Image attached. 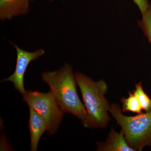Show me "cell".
<instances>
[{
	"label": "cell",
	"instance_id": "obj_6",
	"mask_svg": "<svg viewBox=\"0 0 151 151\" xmlns=\"http://www.w3.org/2000/svg\"><path fill=\"white\" fill-rule=\"evenodd\" d=\"M29 108V121L31 138V151H36L41 137L47 130L46 122L37 111L33 108Z\"/></svg>",
	"mask_w": 151,
	"mask_h": 151
},
{
	"label": "cell",
	"instance_id": "obj_1",
	"mask_svg": "<svg viewBox=\"0 0 151 151\" xmlns=\"http://www.w3.org/2000/svg\"><path fill=\"white\" fill-rule=\"evenodd\" d=\"M75 76L87 111L83 126L90 129L106 128L111 121L108 113L111 105L105 97L107 83L103 79L93 81L80 72H75Z\"/></svg>",
	"mask_w": 151,
	"mask_h": 151
},
{
	"label": "cell",
	"instance_id": "obj_5",
	"mask_svg": "<svg viewBox=\"0 0 151 151\" xmlns=\"http://www.w3.org/2000/svg\"><path fill=\"white\" fill-rule=\"evenodd\" d=\"M11 43L12 45L17 52L15 69L14 73L9 77L3 79L1 82L11 81L12 82L15 89L23 95L27 91L24 87V79L28 66L32 61L43 55L45 53V51L43 49H40L31 52L22 49L12 42H11Z\"/></svg>",
	"mask_w": 151,
	"mask_h": 151
},
{
	"label": "cell",
	"instance_id": "obj_10",
	"mask_svg": "<svg viewBox=\"0 0 151 151\" xmlns=\"http://www.w3.org/2000/svg\"><path fill=\"white\" fill-rule=\"evenodd\" d=\"M133 93L137 97L142 110L146 112L151 111V99L146 94L141 81L135 85V89Z\"/></svg>",
	"mask_w": 151,
	"mask_h": 151
},
{
	"label": "cell",
	"instance_id": "obj_8",
	"mask_svg": "<svg viewBox=\"0 0 151 151\" xmlns=\"http://www.w3.org/2000/svg\"><path fill=\"white\" fill-rule=\"evenodd\" d=\"M97 150L99 151H135L127 144L125 136L121 130L116 132L113 129L109 132L105 142L97 144Z\"/></svg>",
	"mask_w": 151,
	"mask_h": 151
},
{
	"label": "cell",
	"instance_id": "obj_3",
	"mask_svg": "<svg viewBox=\"0 0 151 151\" xmlns=\"http://www.w3.org/2000/svg\"><path fill=\"white\" fill-rule=\"evenodd\" d=\"M109 112L122 128L127 144L135 151L151 147V111L135 116L123 115L121 108L112 103Z\"/></svg>",
	"mask_w": 151,
	"mask_h": 151
},
{
	"label": "cell",
	"instance_id": "obj_11",
	"mask_svg": "<svg viewBox=\"0 0 151 151\" xmlns=\"http://www.w3.org/2000/svg\"><path fill=\"white\" fill-rule=\"evenodd\" d=\"M142 15V19L138 22V25L151 45V1L147 10Z\"/></svg>",
	"mask_w": 151,
	"mask_h": 151
},
{
	"label": "cell",
	"instance_id": "obj_13",
	"mask_svg": "<svg viewBox=\"0 0 151 151\" xmlns=\"http://www.w3.org/2000/svg\"><path fill=\"white\" fill-rule=\"evenodd\" d=\"M32 1H34V0H32ZM49 1H50L51 2H53V0H48Z\"/></svg>",
	"mask_w": 151,
	"mask_h": 151
},
{
	"label": "cell",
	"instance_id": "obj_12",
	"mask_svg": "<svg viewBox=\"0 0 151 151\" xmlns=\"http://www.w3.org/2000/svg\"><path fill=\"white\" fill-rule=\"evenodd\" d=\"M133 1L137 6L142 14L147 10L150 4L148 0H133Z\"/></svg>",
	"mask_w": 151,
	"mask_h": 151
},
{
	"label": "cell",
	"instance_id": "obj_4",
	"mask_svg": "<svg viewBox=\"0 0 151 151\" xmlns=\"http://www.w3.org/2000/svg\"><path fill=\"white\" fill-rule=\"evenodd\" d=\"M23 100L42 116L46 122L47 132L54 134L59 128L64 112L57 102L51 91L47 93L27 91L23 95Z\"/></svg>",
	"mask_w": 151,
	"mask_h": 151
},
{
	"label": "cell",
	"instance_id": "obj_7",
	"mask_svg": "<svg viewBox=\"0 0 151 151\" xmlns=\"http://www.w3.org/2000/svg\"><path fill=\"white\" fill-rule=\"evenodd\" d=\"M30 0H0V19L4 21L27 14Z\"/></svg>",
	"mask_w": 151,
	"mask_h": 151
},
{
	"label": "cell",
	"instance_id": "obj_9",
	"mask_svg": "<svg viewBox=\"0 0 151 151\" xmlns=\"http://www.w3.org/2000/svg\"><path fill=\"white\" fill-rule=\"evenodd\" d=\"M123 112L128 111L139 114L142 113V109L139 103L133 92H129V97H122L121 99Z\"/></svg>",
	"mask_w": 151,
	"mask_h": 151
},
{
	"label": "cell",
	"instance_id": "obj_2",
	"mask_svg": "<svg viewBox=\"0 0 151 151\" xmlns=\"http://www.w3.org/2000/svg\"><path fill=\"white\" fill-rule=\"evenodd\" d=\"M42 78L48 85L63 112L84 122L87 111L78 97L75 73L71 66L66 63L59 70L42 73Z\"/></svg>",
	"mask_w": 151,
	"mask_h": 151
}]
</instances>
